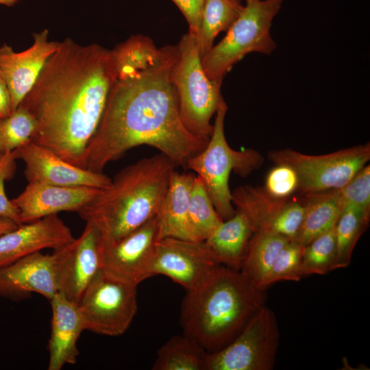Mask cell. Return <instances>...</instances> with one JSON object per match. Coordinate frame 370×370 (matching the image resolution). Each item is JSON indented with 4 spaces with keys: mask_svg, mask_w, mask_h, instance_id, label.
Instances as JSON below:
<instances>
[{
    "mask_svg": "<svg viewBox=\"0 0 370 370\" xmlns=\"http://www.w3.org/2000/svg\"><path fill=\"white\" fill-rule=\"evenodd\" d=\"M243 0H204L196 41L201 57L213 47L217 36L227 31L243 10Z\"/></svg>",
    "mask_w": 370,
    "mask_h": 370,
    "instance_id": "d4e9b609",
    "label": "cell"
},
{
    "mask_svg": "<svg viewBox=\"0 0 370 370\" xmlns=\"http://www.w3.org/2000/svg\"><path fill=\"white\" fill-rule=\"evenodd\" d=\"M316 194L305 206L303 222L293 241L306 246L334 227L345 206L339 188Z\"/></svg>",
    "mask_w": 370,
    "mask_h": 370,
    "instance_id": "7402d4cb",
    "label": "cell"
},
{
    "mask_svg": "<svg viewBox=\"0 0 370 370\" xmlns=\"http://www.w3.org/2000/svg\"><path fill=\"white\" fill-rule=\"evenodd\" d=\"M304 212L305 206L300 203H284L261 231L273 232L294 241L301 226Z\"/></svg>",
    "mask_w": 370,
    "mask_h": 370,
    "instance_id": "4dcf8cb0",
    "label": "cell"
},
{
    "mask_svg": "<svg viewBox=\"0 0 370 370\" xmlns=\"http://www.w3.org/2000/svg\"><path fill=\"white\" fill-rule=\"evenodd\" d=\"M36 127L35 119L21 106L8 116L0 118V151H13L29 142Z\"/></svg>",
    "mask_w": 370,
    "mask_h": 370,
    "instance_id": "f1b7e54d",
    "label": "cell"
},
{
    "mask_svg": "<svg viewBox=\"0 0 370 370\" xmlns=\"http://www.w3.org/2000/svg\"><path fill=\"white\" fill-rule=\"evenodd\" d=\"M227 110V106L223 99L216 111L213 130L206 147L186 164V167L194 171L201 179L223 221L231 218L236 212L229 188L231 172L245 177L258 169L262 162L261 156L253 149L236 151L229 146L224 131Z\"/></svg>",
    "mask_w": 370,
    "mask_h": 370,
    "instance_id": "5b68a950",
    "label": "cell"
},
{
    "mask_svg": "<svg viewBox=\"0 0 370 370\" xmlns=\"http://www.w3.org/2000/svg\"><path fill=\"white\" fill-rule=\"evenodd\" d=\"M112 53L116 78L98 127L84 156V169L103 173L128 150L147 145L176 166L200 152L207 141L191 134L180 115L172 79L177 45L157 47L148 36L134 35Z\"/></svg>",
    "mask_w": 370,
    "mask_h": 370,
    "instance_id": "6da1fadb",
    "label": "cell"
},
{
    "mask_svg": "<svg viewBox=\"0 0 370 370\" xmlns=\"http://www.w3.org/2000/svg\"><path fill=\"white\" fill-rule=\"evenodd\" d=\"M116 75L111 50L69 38L60 42L19 104L36 121L31 140L84 169L86 148Z\"/></svg>",
    "mask_w": 370,
    "mask_h": 370,
    "instance_id": "7a4b0ae2",
    "label": "cell"
},
{
    "mask_svg": "<svg viewBox=\"0 0 370 370\" xmlns=\"http://www.w3.org/2000/svg\"><path fill=\"white\" fill-rule=\"evenodd\" d=\"M100 189L28 182L23 191L11 201L23 224L62 211L77 212Z\"/></svg>",
    "mask_w": 370,
    "mask_h": 370,
    "instance_id": "ac0fdd59",
    "label": "cell"
},
{
    "mask_svg": "<svg viewBox=\"0 0 370 370\" xmlns=\"http://www.w3.org/2000/svg\"><path fill=\"white\" fill-rule=\"evenodd\" d=\"M18 225H20L11 219L0 217V236L16 228Z\"/></svg>",
    "mask_w": 370,
    "mask_h": 370,
    "instance_id": "8d00e7d4",
    "label": "cell"
},
{
    "mask_svg": "<svg viewBox=\"0 0 370 370\" xmlns=\"http://www.w3.org/2000/svg\"><path fill=\"white\" fill-rule=\"evenodd\" d=\"M19 0H0V4L6 6H13Z\"/></svg>",
    "mask_w": 370,
    "mask_h": 370,
    "instance_id": "74e56055",
    "label": "cell"
},
{
    "mask_svg": "<svg viewBox=\"0 0 370 370\" xmlns=\"http://www.w3.org/2000/svg\"><path fill=\"white\" fill-rule=\"evenodd\" d=\"M177 45L178 57L172 79L180 118L191 134L208 142L213 130L211 118L223 99L221 84L211 80L205 73L195 37L188 32Z\"/></svg>",
    "mask_w": 370,
    "mask_h": 370,
    "instance_id": "52a82bcc",
    "label": "cell"
},
{
    "mask_svg": "<svg viewBox=\"0 0 370 370\" xmlns=\"http://www.w3.org/2000/svg\"><path fill=\"white\" fill-rule=\"evenodd\" d=\"M254 234L248 217L236 210L233 217L223 221L204 241L221 264L240 271Z\"/></svg>",
    "mask_w": 370,
    "mask_h": 370,
    "instance_id": "44dd1931",
    "label": "cell"
},
{
    "mask_svg": "<svg viewBox=\"0 0 370 370\" xmlns=\"http://www.w3.org/2000/svg\"><path fill=\"white\" fill-rule=\"evenodd\" d=\"M158 241L156 216L123 237L101 245V269L135 286L152 276L155 245Z\"/></svg>",
    "mask_w": 370,
    "mask_h": 370,
    "instance_id": "7c38bea8",
    "label": "cell"
},
{
    "mask_svg": "<svg viewBox=\"0 0 370 370\" xmlns=\"http://www.w3.org/2000/svg\"><path fill=\"white\" fill-rule=\"evenodd\" d=\"M101 250L97 232L86 223L78 238L54 249L58 292L78 304L84 291L101 269Z\"/></svg>",
    "mask_w": 370,
    "mask_h": 370,
    "instance_id": "4fadbf2b",
    "label": "cell"
},
{
    "mask_svg": "<svg viewBox=\"0 0 370 370\" xmlns=\"http://www.w3.org/2000/svg\"><path fill=\"white\" fill-rule=\"evenodd\" d=\"M30 47L16 52L7 45L0 47V72L8 86L12 112L16 109L29 92L51 56L60 42L49 40V31L33 35Z\"/></svg>",
    "mask_w": 370,
    "mask_h": 370,
    "instance_id": "9a60e30c",
    "label": "cell"
},
{
    "mask_svg": "<svg viewBox=\"0 0 370 370\" xmlns=\"http://www.w3.org/2000/svg\"><path fill=\"white\" fill-rule=\"evenodd\" d=\"M344 204H353L366 212L370 209V166L362 167L343 187L339 188Z\"/></svg>",
    "mask_w": 370,
    "mask_h": 370,
    "instance_id": "1f68e13d",
    "label": "cell"
},
{
    "mask_svg": "<svg viewBox=\"0 0 370 370\" xmlns=\"http://www.w3.org/2000/svg\"><path fill=\"white\" fill-rule=\"evenodd\" d=\"M221 264L205 242L165 238L155 245L151 273L163 275L190 291Z\"/></svg>",
    "mask_w": 370,
    "mask_h": 370,
    "instance_id": "8fae6325",
    "label": "cell"
},
{
    "mask_svg": "<svg viewBox=\"0 0 370 370\" xmlns=\"http://www.w3.org/2000/svg\"><path fill=\"white\" fill-rule=\"evenodd\" d=\"M86 330L109 336L124 334L138 310L137 286L101 269L78 303Z\"/></svg>",
    "mask_w": 370,
    "mask_h": 370,
    "instance_id": "ba28073f",
    "label": "cell"
},
{
    "mask_svg": "<svg viewBox=\"0 0 370 370\" xmlns=\"http://www.w3.org/2000/svg\"><path fill=\"white\" fill-rule=\"evenodd\" d=\"M186 18L188 33L197 37L201 23L204 0H172Z\"/></svg>",
    "mask_w": 370,
    "mask_h": 370,
    "instance_id": "e575fe53",
    "label": "cell"
},
{
    "mask_svg": "<svg viewBox=\"0 0 370 370\" xmlns=\"http://www.w3.org/2000/svg\"><path fill=\"white\" fill-rule=\"evenodd\" d=\"M279 339L274 312L264 306L230 343L208 353L206 370H271Z\"/></svg>",
    "mask_w": 370,
    "mask_h": 370,
    "instance_id": "30bf717a",
    "label": "cell"
},
{
    "mask_svg": "<svg viewBox=\"0 0 370 370\" xmlns=\"http://www.w3.org/2000/svg\"><path fill=\"white\" fill-rule=\"evenodd\" d=\"M58 292L54 252L38 251L0 267V296L20 300L38 293L49 301Z\"/></svg>",
    "mask_w": 370,
    "mask_h": 370,
    "instance_id": "2e32d148",
    "label": "cell"
},
{
    "mask_svg": "<svg viewBox=\"0 0 370 370\" xmlns=\"http://www.w3.org/2000/svg\"><path fill=\"white\" fill-rule=\"evenodd\" d=\"M290 241L284 236L270 232L254 233L240 271L254 285L262 289V284L278 254Z\"/></svg>",
    "mask_w": 370,
    "mask_h": 370,
    "instance_id": "603a6c76",
    "label": "cell"
},
{
    "mask_svg": "<svg viewBox=\"0 0 370 370\" xmlns=\"http://www.w3.org/2000/svg\"><path fill=\"white\" fill-rule=\"evenodd\" d=\"M369 212L353 204H345L335 225L336 256L334 270L347 267L356 242L367 226Z\"/></svg>",
    "mask_w": 370,
    "mask_h": 370,
    "instance_id": "484cf974",
    "label": "cell"
},
{
    "mask_svg": "<svg viewBox=\"0 0 370 370\" xmlns=\"http://www.w3.org/2000/svg\"><path fill=\"white\" fill-rule=\"evenodd\" d=\"M13 151L16 159L25 163L24 175L28 182L103 188L112 180L103 173L93 172L69 163L31 140Z\"/></svg>",
    "mask_w": 370,
    "mask_h": 370,
    "instance_id": "5bb4252c",
    "label": "cell"
},
{
    "mask_svg": "<svg viewBox=\"0 0 370 370\" xmlns=\"http://www.w3.org/2000/svg\"><path fill=\"white\" fill-rule=\"evenodd\" d=\"M12 112L11 99L6 82L0 72V118H4Z\"/></svg>",
    "mask_w": 370,
    "mask_h": 370,
    "instance_id": "d590c367",
    "label": "cell"
},
{
    "mask_svg": "<svg viewBox=\"0 0 370 370\" xmlns=\"http://www.w3.org/2000/svg\"><path fill=\"white\" fill-rule=\"evenodd\" d=\"M304 246L290 241L279 251L264 278L261 288L264 290L280 281H299L301 273Z\"/></svg>",
    "mask_w": 370,
    "mask_h": 370,
    "instance_id": "f546056e",
    "label": "cell"
},
{
    "mask_svg": "<svg viewBox=\"0 0 370 370\" xmlns=\"http://www.w3.org/2000/svg\"><path fill=\"white\" fill-rule=\"evenodd\" d=\"M175 167L161 153L143 158L116 173L77 213L101 245L112 243L156 216Z\"/></svg>",
    "mask_w": 370,
    "mask_h": 370,
    "instance_id": "277c9868",
    "label": "cell"
},
{
    "mask_svg": "<svg viewBox=\"0 0 370 370\" xmlns=\"http://www.w3.org/2000/svg\"><path fill=\"white\" fill-rule=\"evenodd\" d=\"M195 177L192 173L172 172L156 214L158 241L165 238L197 241L189 218L190 195Z\"/></svg>",
    "mask_w": 370,
    "mask_h": 370,
    "instance_id": "ffe728a7",
    "label": "cell"
},
{
    "mask_svg": "<svg viewBox=\"0 0 370 370\" xmlns=\"http://www.w3.org/2000/svg\"><path fill=\"white\" fill-rule=\"evenodd\" d=\"M266 190L271 197L282 199L298 188V177L295 170L286 164H277L266 179Z\"/></svg>",
    "mask_w": 370,
    "mask_h": 370,
    "instance_id": "d6a6232c",
    "label": "cell"
},
{
    "mask_svg": "<svg viewBox=\"0 0 370 370\" xmlns=\"http://www.w3.org/2000/svg\"><path fill=\"white\" fill-rule=\"evenodd\" d=\"M189 218L194 235L198 241H205L223 221L201 179L198 176L195 177L190 191Z\"/></svg>",
    "mask_w": 370,
    "mask_h": 370,
    "instance_id": "4316f807",
    "label": "cell"
},
{
    "mask_svg": "<svg viewBox=\"0 0 370 370\" xmlns=\"http://www.w3.org/2000/svg\"><path fill=\"white\" fill-rule=\"evenodd\" d=\"M264 290L249 282L239 270L222 264L200 284L187 291L180 323L184 334L208 353L230 343L264 306Z\"/></svg>",
    "mask_w": 370,
    "mask_h": 370,
    "instance_id": "3957f363",
    "label": "cell"
},
{
    "mask_svg": "<svg viewBox=\"0 0 370 370\" xmlns=\"http://www.w3.org/2000/svg\"><path fill=\"white\" fill-rule=\"evenodd\" d=\"M276 164L293 168L302 192L317 193L343 187L370 159L369 143L324 155H308L286 149L269 153Z\"/></svg>",
    "mask_w": 370,
    "mask_h": 370,
    "instance_id": "9c48e42d",
    "label": "cell"
},
{
    "mask_svg": "<svg viewBox=\"0 0 370 370\" xmlns=\"http://www.w3.org/2000/svg\"><path fill=\"white\" fill-rule=\"evenodd\" d=\"M336 247L334 227L304 246L301 260L302 276L313 274L325 275L334 270Z\"/></svg>",
    "mask_w": 370,
    "mask_h": 370,
    "instance_id": "83f0119b",
    "label": "cell"
},
{
    "mask_svg": "<svg viewBox=\"0 0 370 370\" xmlns=\"http://www.w3.org/2000/svg\"><path fill=\"white\" fill-rule=\"evenodd\" d=\"M207 354L188 336H173L158 349L152 369L206 370Z\"/></svg>",
    "mask_w": 370,
    "mask_h": 370,
    "instance_id": "cb8c5ba5",
    "label": "cell"
},
{
    "mask_svg": "<svg viewBox=\"0 0 370 370\" xmlns=\"http://www.w3.org/2000/svg\"><path fill=\"white\" fill-rule=\"evenodd\" d=\"M16 160L14 151H0V217L11 219L21 225L18 212L5 192V182L12 179L15 173Z\"/></svg>",
    "mask_w": 370,
    "mask_h": 370,
    "instance_id": "836d02e7",
    "label": "cell"
},
{
    "mask_svg": "<svg viewBox=\"0 0 370 370\" xmlns=\"http://www.w3.org/2000/svg\"><path fill=\"white\" fill-rule=\"evenodd\" d=\"M74 239L58 214L23 223L0 236V267L45 249L61 248Z\"/></svg>",
    "mask_w": 370,
    "mask_h": 370,
    "instance_id": "e0dca14e",
    "label": "cell"
},
{
    "mask_svg": "<svg viewBox=\"0 0 370 370\" xmlns=\"http://www.w3.org/2000/svg\"><path fill=\"white\" fill-rule=\"evenodd\" d=\"M52 317L48 343V370H60L66 365H74L79 354L78 339L85 323L78 305L58 292L49 300Z\"/></svg>",
    "mask_w": 370,
    "mask_h": 370,
    "instance_id": "d6986e66",
    "label": "cell"
},
{
    "mask_svg": "<svg viewBox=\"0 0 370 370\" xmlns=\"http://www.w3.org/2000/svg\"><path fill=\"white\" fill-rule=\"evenodd\" d=\"M243 1L245 4L226 35L201 58L206 75L220 84L232 66L247 54L258 52L269 55L276 47L270 28L284 0Z\"/></svg>",
    "mask_w": 370,
    "mask_h": 370,
    "instance_id": "8992f818",
    "label": "cell"
}]
</instances>
